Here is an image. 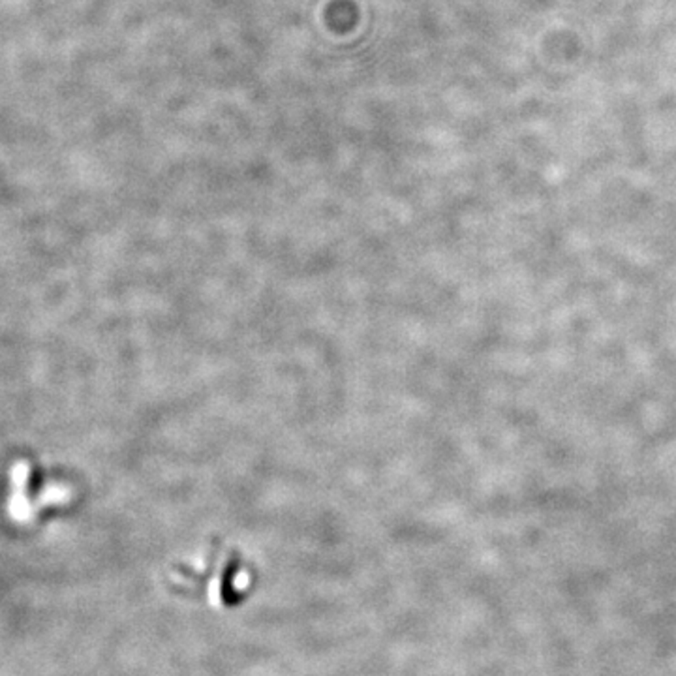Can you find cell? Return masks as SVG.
Here are the masks:
<instances>
[]
</instances>
